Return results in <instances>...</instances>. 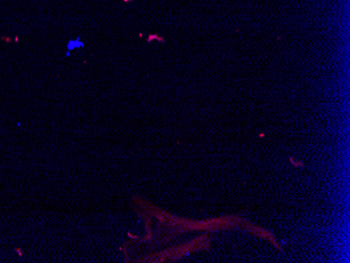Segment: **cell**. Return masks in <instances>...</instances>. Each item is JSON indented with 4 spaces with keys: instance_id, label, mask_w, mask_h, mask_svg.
<instances>
[{
    "instance_id": "6da1fadb",
    "label": "cell",
    "mask_w": 350,
    "mask_h": 263,
    "mask_svg": "<svg viewBox=\"0 0 350 263\" xmlns=\"http://www.w3.org/2000/svg\"><path fill=\"white\" fill-rule=\"evenodd\" d=\"M124 1H125V3H129V1H131V0H124Z\"/></svg>"
}]
</instances>
